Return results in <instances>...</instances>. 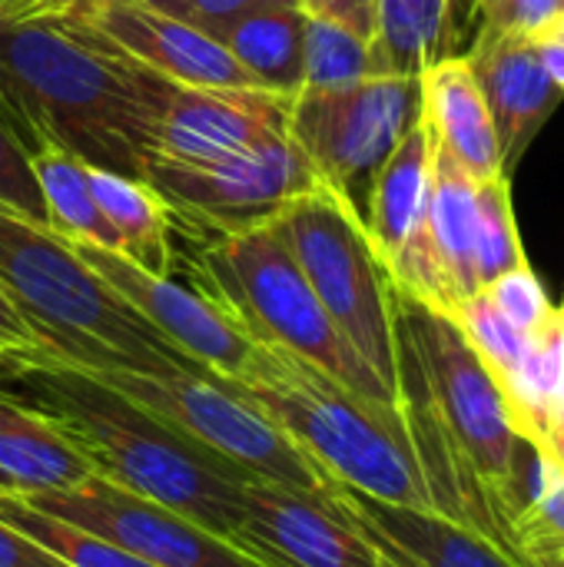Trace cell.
Wrapping results in <instances>:
<instances>
[{
  "mask_svg": "<svg viewBox=\"0 0 564 567\" xmlns=\"http://www.w3.org/2000/svg\"><path fill=\"white\" fill-rule=\"evenodd\" d=\"M173 86L80 20H0V123L27 153L53 143L143 179Z\"/></svg>",
  "mask_w": 564,
  "mask_h": 567,
  "instance_id": "6da1fadb",
  "label": "cell"
},
{
  "mask_svg": "<svg viewBox=\"0 0 564 567\" xmlns=\"http://www.w3.org/2000/svg\"><path fill=\"white\" fill-rule=\"evenodd\" d=\"M0 392L50 419L96 478L153 498L226 542L236 538L243 522V485L249 478L113 385L76 365L37 362L17 365L0 382Z\"/></svg>",
  "mask_w": 564,
  "mask_h": 567,
  "instance_id": "7a4b0ae2",
  "label": "cell"
},
{
  "mask_svg": "<svg viewBox=\"0 0 564 567\" xmlns=\"http://www.w3.org/2000/svg\"><path fill=\"white\" fill-rule=\"evenodd\" d=\"M229 382V379H226ZM233 385L306 455L326 485L432 512L402 412L379 405L276 346H256Z\"/></svg>",
  "mask_w": 564,
  "mask_h": 567,
  "instance_id": "3957f363",
  "label": "cell"
},
{
  "mask_svg": "<svg viewBox=\"0 0 564 567\" xmlns=\"http://www.w3.org/2000/svg\"><path fill=\"white\" fill-rule=\"evenodd\" d=\"M0 292L43 342L76 369L206 372L180 355L53 229L0 203Z\"/></svg>",
  "mask_w": 564,
  "mask_h": 567,
  "instance_id": "277c9868",
  "label": "cell"
},
{
  "mask_svg": "<svg viewBox=\"0 0 564 567\" xmlns=\"http://www.w3.org/2000/svg\"><path fill=\"white\" fill-rule=\"evenodd\" d=\"M199 272L203 289L223 302L256 346L293 352L346 389L399 409L396 392L339 336L273 223L213 236L199 256Z\"/></svg>",
  "mask_w": 564,
  "mask_h": 567,
  "instance_id": "5b68a950",
  "label": "cell"
},
{
  "mask_svg": "<svg viewBox=\"0 0 564 567\" xmlns=\"http://www.w3.org/2000/svg\"><path fill=\"white\" fill-rule=\"evenodd\" d=\"M399 382H409L422 392L442 432L482 482L492 512L512 542L505 525V498L515 452L522 445L512 402L459 322L449 312H439L402 292H396V385Z\"/></svg>",
  "mask_w": 564,
  "mask_h": 567,
  "instance_id": "8992f818",
  "label": "cell"
},
{
  "mask_svg": "<svg viewBox=\"0 0 564 567\" xmlns=\"http://www.w3.org/2000/svg\"><path fill=\"white\" fill-rule=\"evenodd\" d=\"M273 226L339 336L396 392V289L359 213L319 186L289 203Z\"/></svg>",
  "mask_w": 564,
  "mask_h": 567,
  "instance_id": "52a82bcc",
  "label": "cell"
},
{
  "mask_svg": "<svg viewBox=\"0 0 564 567\" xmlns=\"http://www.w3.org/2000/svg\"><path fill=\"white\" fill-rule=\"evenodd\" d=\"M90 375L113 385L130 402L186 435L229 468L243 472L246 478L299 492H326V478L276 429V422L259 405H253L233 382L213 372L96 369Z\"/></svg>",
  "mask_w": 564,
  "mask_h": 567,
  "instance_id": "ba28073f",
  "label": "cell"
},
{
  "mask_svg": "<svg viewBox=\"0 0 564 567\" xmlns=\"http://www.w3.org/2000/svg\"><path fill=\"white\" fill-rule=\"evenodd\" d=\"M419 116L422 76H366L342 90H299L289 106V136L322 186L366 223L372 183Z\"/></svg>",
  "mask_w": 564,
  "mask_h": 567,
  "instance_id": "9c48e42d",
  "label": "cell"
},
{
  "mask_svg": "<svg viewBox=\"0 0 564 567\" xmlns=\"http://www.w3.org/2000/svg\"><path fill=\"white\" fill-rule=\"evenodd\" d=\"M143 179L173 213L203 223L216 236L273 223L289 203L322 186L289 133H273L213 163L150 159Z\"/></svg>",
  "mask_w": 564,
  "mask_h": 567,
  "instance_id": "30bf717a",
  "label": "cell"
},
{
  "mask_svg": "<svg viewBox=\"0 0 564 567\" xmlns=\"http://www.w3.org/2000/svg\"><path fill=\"white\" fill-rule=\"evenodd\" d=\"M23 502L113 542L150 567H266L193 518L96 475L73 488L23 495Z\"/></svg>",
  "mask_w": 564,
  "mask_h": 567,
  "instance_id": "8fae6325",
  "label": "cell"
},
{
  "mask_svg": "<svg viewBox=\"0 0 564 567\" xmlns=\"http://www.w3.org/2000/svg\"><path fill=\"white\" fill-rule=\"evenodd\" d=\"M70 249L126 302L133 306L180 355L219 379H239L253 362L256 342L206 289H189L170 276L146 272L116 249L66 239Z\"/></svg>",
  "mask_w": 564,
  "mask_h": 567,
  "instance_id": "7c38bea8",
  "label": "cell"
},
{
  "mask_svg": "<svg viewBox=\"0 0 564 567\" xmlns=\"http://www.w3.org/2000/svg\"><path fill=\"white\" fill-rule=\"evenodd\" d=\"M475 189L479 183L435 143L425 216L389 266L396 292L452 316L482 289L475 272Z\"/></svg>",
  "mask_w": 564,
  "mask_h": 567,
  "instance_id": "4fadbf2b",
  "label": "cell"
},
{
  "mask_svg": "<svg viewBox=\"0 0 564 567\" xmlns=\"http://www.w3.org/2000/svg\"><path fill=\"white\" fill-rule=\"evenodd\" d=\"M266 567H382L376 548L326 492L249 478L233 538Z\"/></svg>",
  "mask_w": 564,
  "mask_h": 567,
  "instance_id": "5bb4252c",
  "label": "cell"
},
{
  "mask_svg": "<svg viewBox=\"0 0 564 567\" xmlns=\"http://www.w3.org/2000/svg\"><path fill=\"white\" fill-rule=\"evenodd\" d=\"M289 96L259 86H173L153 159L213 163L273 133H289Z\"/></svg>",
  "mask_w": 564,
  "mask_h": 567,
  "instance_id": "9a60e30c",
  "label": "cell"
},
{
  "mask_svg": "<svg viewBox=\"0 0 564 567\" xmlns=\"http://www.w3.org/2000/svg\"><path fill=\"white\" fill-rule=\"evenodd\" d=\"M123 56L176 86H256L233 53L209 33L166 17L143 0H100L80 17Z\"/></svg>",
  "mask_w": 564,
  "mask_h": 567,
  "instance_id": "2e32d148",
  "label": "cell"
},
{
  "mask_svg": "<svg viewBox=\"0 0 564 567\" xmlns=\"http://www.w3.org/2000/svg\"><path fill=\"white\" fill-rule=\"evenodd\" d=\"M462 56L492 116L502 173L509 176L535 133L564 100V90L542 66L532 37H479L475 47Z\"/></svg>",
  "mask_w": 564,
  "mask_h": 567,
  "instance_id": "e0dca14e",
  "label": "cell"
},
{
  "mask_svg": "<svg viewBox=\"0 0 564 567\" xmlns=\"http://www.w3.org/2000/svg\"><path fill=\"white\" fill-rule=\"evenodd\" d=\"M326 488L342 512H349L356 522H362L369 532L386 538L396 551H402L419 567H522L482 535L435 512L386 505L346 485H326Z\"/></svg>",
  "mask_w": 564,
  "mask_h": 567,
  "instance_id": "ac0fdd59",
  "label": "cell"
},
{
  "mask_svg": "<svg viewBox=\"0 0 564 567\" xmlns=\"http://www.w3.org/2000/svg\"><path fill=\"white\" fill-rule=\"evenodd\" d=\"M422 113L435 133V143L475 183L505 176L495 126L465 56L439 60L422 73Z\"/></svg>",
  "mask_w": 564,
  "mask_h": 567,
  "instance_id": "d6986e66",
  "label": "cell"
},
{
  "mask_svg": "<svg viewBox=\"0 0 564 567\" xmlns=\"http://www.w3.org/2000/svg\"><path fill=\"white\" fill-rule=\"evenodd\" d=\"M432 159H435V133L422 113L419 123L402 136L396 153L379 169L366 206V233L386 272L399 259V252L406 249V243L412 239V233L425 216Z\"/></svg>",
  "mask_w": 564,
  "mask_h": 567,
  "instance_id": "ffe728a7",
  "label": "cell"
},
{
  "mask_svg": "<svg viewBox=\"0 0 564 567\" xmlns=\"http://www.w3.org/2000/svg\"><path fill=\"white\" fill-rule=\"evenodd\" d=\"M86 475H93L90 465L50 419L0 392V495L60 492Z\"/></svg>",
  "mask_w": 564,
  "mask_h": 567,
  "instance_id": "44dd1931",
  "label": "cell"
},
{
  "mask_svg": "<svg viewBox=\"0 0 564 567\" xmlns=\"http://www.w3.org/2000/svg\"><path fill=\"white\" fill-rule=\"evenodd\" d=\"M216 40L256 80L259 90H269L289 100L302 90L306 10L299 3H276V7L253 10L239 17L236 23H229Z\"/></svg>",
  "mask_w": 564,
  "mask_h": 567,
  "instance_id": "7402d4cb",
  "label": "cell"
},
{
  "mask_svg": "<svg viewBox=\"0 0 564 567\" xmlns=\"http://www.w3.org/2000/svg\"><path fill=\"white\" fill-rule=\"evenodd\" d=\"M90 193L120 239V252L146 272L170 276V206L166 199L136 176L110 173L83 163Z\"/></svg>",
  "mask_w": 564,
  "mask_h": 567,
  "instance_id": "603a6c76",
  "label": "cell"
},
{
  "mask_svg": "<svg viewBox=\"0 0 564 567\" xmlns=\"http://www.w3.org/2000/svg\"><path fill=\"white\" fill-rule=\"evenodd\" d=\"M452 0H376L372 76H422L449 60Z\"/></svg>",
  "mask_w": 564,
  "mask_h": 567,
  "instance_id": "cb8c5ba5",
  "label": "cell"
},
{
  "mask_svg": "<svg viewBox=\"0 0 564 567\" xmlns=\"http://www.w3.org/2000/svg\"><path fill=\"white\" fill-rule=\"evenodd\" d=\"M30 166H33L40 193H43L47 226L57 236L120 252V239H116L113 226L106 223V216L100 213V206L90 193V183L83 176V159L47 143L37 153H30Z\"/></svg>",
  "mask_w": 564,
  "mask_h": 567,
  "instance_id": "d4e9b609",
  "label": "cell"
},
{
  "mask_svg": "<svg viewBox=\"0 0 564 567\" xmlns=\"http://www.w3.org/2000/svg\"><path fill=\"white\" fill-rule=\"evenodd\" d=\"M0 522L20 532L23 538H30L37 548H43L47 555H53L66 567H150L86 528H76L63 518L37 512L20 495H0Z\"/></svg>",
  "mask_w": 564,
  "mask_h": 567,
  "instance_id": "484cf974",
  "label": "cell"
},
{
  "mask_svg": "<svg viewBox=\"0 0 564 567\" xmlns=\"http://www.w3.org/2000/svg\"><path fill=\"white\" fill-rule=\"evenodd\" d=\"M525 249L519 239L509 176L482 179L475 189V272L479 286H492L499 276L525 266Z\"/></svg>",
  "mask_w": 564,
  "mask_h": 567,
  "instance_id": "4316f807",
  "label": "cell"
},
{
  "mask_svg": "<svg viewBox=\"0 0 564 567\" xmlns=\"http://www.w3.org/2000/svg\"><path fill=\"white\" fill-rule=\"evenodd\" d=\"M306 73L302 90H342L372 76L369 43L336 20L306 13Z\"/></svg>",
  "mask_w": 564,
  "mask_h": 567,
  "instance_id": "83f0119b",
  "label": "cell"
},
{
  "mask_svg": "<svg viewBox=\"0 0 564 567\" xmlns=\"http://www.w3.org/2000/svg\"><path fill=\"white\" fill-rule=\"evenodd\" d=\"M452 319L459 322V329L465 332V339L472 342V349L485 359V365L495 372L499 382H505L525 359L532 336H525L522 329H515L499 306L489 299L485 289H479L475 296H469Z\"/></svg>",
  "mask_w": 564,
  "mask_h": 567,
  "instance_id": "f1b7e54d",
  "label": "cell"
},
{
  "mask_svg": "<svg viewBox=\"0 0 564 567\" xmlns=\"http://www.w3.org/2000/svg\"><path fill=\"white\" fill-rule=\"evenodd\" d=\"M512 538L529 567L542 558H564V468L552 475L545 492L515 518Z\"/></svg>",
  "mask_w": 564,
  "mask_h": 567,
  "instance_id": "f546056e",
  "label": "cell"
},
{
  "mask_svg": "<svg viewBox=\"0 0 564 567\" xmlns=\"http://www.w3.org/2000/svg\"><path fill=\"white\" fill-rule=\"evenodd\" d=\"M485 292L499 306V312L525 336H539L558 316V309L548 302V296H545L542 282L535 279V272L529 269V262L499 276L492 286H485Z\"/></svg>",
  "mask_w": 564,
  "mask_h": 567,
  "instance_id": "4dcf8cb0",
  "label": "cell"
},
{
  "mask_svg": "<svg viewBox=\"0 0 564 567\" xmlns=\"http://www.w3.org/2000/svg\"><path fill=\"white\" fill-rule=\"evenodd\" d=\"M0 203L47 226V206L37 173L30 166V153L17 143V136L3 123H0Z\"/></svg>",
  "mask_w": 564,
  "mask_h": 567,
  "instance_id": "1f68e13d",
  "label": "cell"
},
{
  "mask_svg": "<svg viewBox=\"0 0 564 567\" xmlns=\"http://www.w3.org/2000/svg\"><path fill=\"white\" fill-rule=\"evenodd\" d=\"M482 17L479 37H539L555 27L564 0H475Z\"/></svg>",
  "mask_w": 564,
  "mask_h": 567,
  "instance_id": "d6a6232c",
  "label": "cell"
},
{
  "mask_svg": "<svg viewBox=\"0 0 564 567\" xmlns=\"http://www.w3.org/2000/svg\"><path fill=\"white\" fill-rule=\"evenodd\" d=\"M146 7L176 17L209 37H219L229 23H236L239 17L263 10V7H276V3H299V0H143Z\"/></svg>",
  "mask_w": 564,
  "mask_h": 567,
  "instance_id": "836d02e7",
  "label": "cell"
},
{
  "mask_svg": "<svg viewBox=\"0 0 564 567\" xmlns=\"http://www.w3.org/2000/svg\"><path fill=\"white\" fill-rule=\"evenodd\" d=\"M0 355L13 359L17 365L50 362L43 342L33 336V329L20 319V312L10 306V299L3 292H0Z\"/></svg>",
  "mask_w": 564,
  "mask_h": 567,
  "instance_id": "e575fe53",
  "label": "cell"
},
{
  "mask_svg": "<svg viewBox=\"0 0 564 567\" xmlns=\"http://www.w3.org/2000/svg\"><path fill=\"white\" fill-rule=\"evenodd\" d=\"M299 7L312 17H326V20L342 23L346 30L359 33L366 43L372 40L376 0H299Z\"/></svg>",
  "mask_w": 564,
  "mask_h": 567,
  "instance_id": "d590c367",
  "label": "cell"
},
{
  "mask_svg": "<svg viewBox=\"0 0 564 567\" xmlns=\"http://www.w3.org/2000/svg\"><path fill=\"white\" fill-rule=\"evenodd\" d=\"M532 40H535V50H539L542 66L548 70V76L564 90V33L552 27V30L532 37Z\"/></svg>",
  "mask_w": 564,
  "mask_h": 567,
  "instance_id": "8d00e7d4",
  "label": "cell"
},
{
  "mask_svg": "<svg viewBox=\"0 0 564 567\" xmlns=\"http://www.w3.org/2000/svg\"><path fill=\"white\" fill-rule=\"evenodd\" d=\"M332 502H336V498H332ZM336 505H339V502H336ZM346 515H349V512H346ZM349 522H352V525H356V528H359V532L366 535V542H369V545L376 548V555H379V565H382V567H419L416 561H409V558H406L402 551H396V548H392V545H389L386 538H379V535H376V532H369V528H366L362 522H356L352 515H349Z\"/></svg>",
  "mask_w": 564,
  "mask_h": 567,
  "instance_id": "74e56055",
  "label": "cell"
},
{
  "mask_svg": "<svg viewBox=\"0 0 564 567\" xmlns=\"http://www.w3.org/2000/svg\"><path fill=\"white\" fill-rule=\"evenodd\" d=\"M100 0H40L27 17H80L90 7H96ZM23 17V20H27Z\"/></svg>",
  "mask_w": 564,
  "mask_h": 567,
  "instance_id": "f35d334b",
  "label": "cell"
},
{
  "mask_svg": "<svg viewBox=\"0 0 564 567\" xmlns=\"http://www.w3.org/2000/svg\"><path fill=\"white\" fill-rule=\"evenodd\" d=\"M542 439H545L548 452L558 458V465L564 468V419H548V422L542 425Z\"/></svg>",
  "mask_w": 564,
  "mask_h": 567,
  "instance_id": "ab89813d",
  "label": "cell"
},
{
  "mask_svg": "<svg viewBox=\"0 0 564 567\" xmlns=\"http://www.w3.org/2000/svg\"><path fill=\"white\" fill-rule=\"evenodd\" d=\"M40 0H0V20H23Z\"/></svg>",
  "mask_w": 564,
  "mask_h": 567,
  "instance_id": "60d3db41",
  "label": "cell"
},
{
  "mask_svg": "<svg viewBox=\"0 0 564 567\" xmlns=\"http://www.w3.org/2000/svg\"><path fill=\"white\" fill-rule=\"evenodd\" d=\"M13 369H17V362H13V359H7V355H0V382H3Z\"/></svg>",
  "mask_w": 564,
  "mask_h": 567,
  "instance_id": "b9f144b4",
  "label": "cell"
},
{
  "mask_svg": "<svg viewBox=\"0 0 564 567\" xmlns=\"http://www.w3.org/2000/svg\"><path fill=\"white\" fill-rule=\"evenodd\" d=\"M535 567H564V558H542L535 561Z\"/></svg>",
  "mask_w": 564,
  "mask_h": 567,
  "instance_id": "7bdbcfd3",
  "label": "cell"
},
{
  "mask_svg": "<svg viewBox=\"0 0 564 567\" xmlns=\"http://www.w3.org/2000/svg\"><path fill=\"white\" fill-rule=\"evenodd\" d=\"M555 30H562V33H564V10H562V17L555 20Z\"/></svg>",
  "mask_w": 564,
  "mask_h": 567,
  "instance_id": "ee69618b",
  "label": "cell"
},
{
  "mask_svg": "<svg viewBox=\"0 0 564 567\" xmlns=\"http://www.w3.org/2000/svg\"><path fill=\"white\" fill-rule=\"evenodd\" d=\"M558 319H562V322H564V302H562V309H558Z\"/></svg>",
  "mask_w": 564,
  "mask_h": 567,
  "instance_id": "f6af8a7d",
  "label": "cell"
}]
</instances>
